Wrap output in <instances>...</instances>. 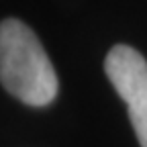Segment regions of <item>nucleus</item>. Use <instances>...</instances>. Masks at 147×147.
Segmentation results:
<instances>
[{"label": "nucleus", "mask_w": 147, "mask_h": 147, "mask_svg": "<svg viewBox=\"0 0 147 147\" xmlns=\"http://www.w3.org/2000/svg\"><path fill=\"white\" fill-rule=\"evenodd\" d=\"M104 71L127 104L141 147H147V61L129 45H115L104 59Z\"/></svg>", "instance_id": "f03ea898"}, {"label": "nucleus", "mask_w": 147, "mask_h": 147, "mask_svg": "<svg viewBox=\"0 0 147 147\" xmlns=\"http://www.w3.org/2000/svg\"><path fill=\"white\" fill-rule=\"evenodd\" d=\"M0 80L29 106H45L57 94V76L35 33L16 18L0 25Z\"/></svg>", "instance_id": "f257e3e1"}]
</instances>
